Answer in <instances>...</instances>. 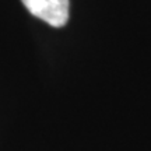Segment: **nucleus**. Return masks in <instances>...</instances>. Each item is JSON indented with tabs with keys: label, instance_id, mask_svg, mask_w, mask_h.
Returning a JSON list of instances; mask_svg holds the SVG:
<instances>
[{
	"label": "nucleus",
	"instance_id": "1",
	"mask_svg": "<svg viewBox=\"0 0 151 151\" xmlns=\"http://www.w3.org/2000/svg\"><path fill=\"white\" fill-rule=\"evenodd\" d=\"M27 10L52 27L60 28L69 21V0H21Z\"/></svg>",
	"mask_w": 151,
	"mask_h": 151
}]
</instances>
